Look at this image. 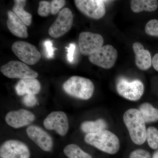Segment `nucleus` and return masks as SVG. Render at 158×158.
Here are the masks:
<instances>
[{
  "mask_svg": "<svg viewBox=\"0 0 158 158\" xmlns=\"http://www.w3.org/2000/svg\"><path fill=\"white\" fill-rule=\"evenodd\" d=\"M123 119L133 142L138 145L144 144L146 140L147 129L139 110L134 108L127 110L123 115Z\"/></svg>",
  "mask_w": 158,
  "mask_h": 158,
  "instance_id": "nucleus-1",
  "label": "nucleus"
},
{
  "mask_svg": "<svg viewBox=\"0 0 158 158\" xmlns=\"http://www.w3.org/2000/svg\"><path fill=\"white\" fill-rule=\"evenodd\" d=\"M85 141L87 144L110 154L116 153L120 147V142L117 136L107 130L87 134Z\"/></svg>",
  "mask_w": 158,
  "mask_h": 158,
  "instance_id": "nucleus-2",
  "label": "nucleus"
},
{
  "mask_svg": "<svg viewBox=\"0 0 158 158\" xmlns=\"http://www.w3.org/2000/svg\"><path fill=\"white\" fill-rule=\"evenodd\" d=\"M63 90L69 95L82 100L90 99L94 91V85L90 80L79 76H73L64 82Z\"/></svg>",
  "mask_w": 158,
  "mask_h": 158,
  "instance_id": "nucleus-3",
  "label": "nucleus"
},
{
  "mask_svg": "<svg viewBox=\"0 0 158 158\" xmlns=\"http://www.w3.org/2000/svg\"><path fill=\"white\" fill-rule=\"evenodd\" d=\"M0 70L9 78L36 79L38 75L37 72L32 70L27 64L17 61H10L2 65Z\"/></svg>",
  "mask_w": 158,
  "mask_h": 158,
  "instance_id": "nucleus-4",
  "label": "nucleus"
},
{
  "mask_svg": "<svg viewBox=\"0 0 158 158\" xmlns=\"http://www.w3.org/2000/svg\"><path fill=\"white\" fill-rule=\"evenodd\" d=\"M11 48L15 56L27 65H34L41 58V55L37 48L28 42L16 41L12 44Z\"/></svg>",
  "mask_w": 158,
  "mask_h": 158,
  "instance_id": "nucleus-5",
  "label": "nucleus"
},
{
  "mask_svg": "<svg viewBox=\"0 0 158 158\" xmlns=\"http://www.w3.org/2000/svg\"><path fill=\"white\" fill-rule=\"evenodd\" d=\"M73 24L72 12L69 8H64L60 11L56 20L50 27L48 34L54 38H59L71 29Z\"/></svg>",
  "mask_w": 158,
  "mask_h": 158,
  "instance_id": "nucleus-6",
  "label": "nucleus"
},
{
  "mask_svg": "<svg viewBox=\"0 0 158 158\" xmlns=\"http://www.w3.org/2000/svg\"><path fill=\"white\" fill-rule=\"evenodd\" d=\"M116 90L120 96L129 100L136 101L143 95L144 86L140 80L129 82L121 79L116 84Z\"/></svg>",
  "mask_w": 158,
  "mask_h": 158,
  "instance_id": "nucleus-7",
  "label": "nucleus"
},
{
  "mask_svg": "<svg viewBox=\"0 0 158 158\" xmlns=\"http://www.w3.org/2000/svg\"><path fill=\"white\" fill-rule=\"evenodd\" d=\"M78 42L81 53L84 56H90L101 48L104 39L100 34L84 32L79 35Z\"/></svg>",
  "mask_w": 158,
  "mask_h": 158,
  "instance_id": "nucleus-8",
  "label": "nucleus"
},
{
  "mask_svg": "<svg viewBox=\"0 0 158 158\" xmlns=\"http://www.w3.org/2000/svg\"><path fill=\"white\" fill-rule=\"evenodd\" d=\"M117 51L113 46L107 44L89 56V60L94 65L104 69H110L115 64L117 58Z\"/></svg>",
  "mask_w": 158,
  "mask_h": 158,
  "instance_id": "nucleus-9",
  "label": "nucleus"
},
{
  "mask_svg": "<svg viewBox=\"0 0 158 158\" xmlns=\"http://www.w3.org/2000/svg\"><path fill=\"white\" fill-rule=\"evenodd\" d=\"M29 148L24 142L16 140L4 142L0 147L1 158H30Z\"/></svg>",
  "mask_w": 158,
  "mask_h": 158,
  "instance_id": "nucleus-10",
  "label": "nucleus"
},
{
  "mask_svg": "<svg viewBox=\"0 0 158 158\" xmlns=\"http://www.w3.org/2000/svg\"><path fill=\"white\" fill-rule=\"evenodd\" d=\"M102 0H76L77 8L86 16L98 19L104 16L106 7Z\"/></svg>",
  "mask_w": 158,
  "mask_h": 158,
  "instance_id": "nucleus-11",
  "label": "nucleus"
},
{
  "mask_svg": "<svg viewBox=\"0 0 158 158\" xmlns=\"http://www.w3.org/2000/svg\"><path fill=\"white\" fill-rule=\"evenodd\" d=\"M43 124L47 129L53 130L61 136H65L69 128L68 117L62 111H54L50 113L44 119Z\"/></svg>",
  "mask_w": 158,
  "mask_h": 158,
  "instance_id": "nucleus-12",
  "label": "nucleus"
},
{
  "mask_svg": "<svg viewBox=\"0 0 158 158\" xmlns=\"http://www.w3.org/2000/svg\"><path fill=\"white\" fill-rule=\"evenodd\" d=\"M26 132L29 138L43 150L52 151L53 146L52 138L41 127L35 125L30 126Z\"/></svg>",
  "mask_w": 158,
  "mask_h": 158,
  "instance_id": "nucleus-13",
  "label": "nucleus"
},
{
  "mask_svg": "<svg viewBox=\"0 0 158 158\" xmlns=\"http://www.w3.org/2000/svg\"><path fill=\"white\" fill-rule=\"evenodd\" d=\"M35 119L32 112L24 109L11 111L6 114L5 120L11 127L19 128L31 124Z\"/></svg>",
  "mask_w": 158,
  "mask_h": 158,
  "instance_id": "nucleus-14",
  "label": "nucleus"
},
{
  "mask_svg": "<svg viewBox=\"0 0 158 158\" xmlns=\"http://www.w3.org/2000/svg\"><path fill=\"white\" fill-rule=\"evenodd\" d=\"M7 26L11 34L16 37L26 38L28 37L27 26L13 11L8 12Z\"/></svg>",
  "mask_w": 158,
  "mask_h": 158,
  "instance_id": "nucleus-15",
  "label": "nucleus"
},
{
  "mask_svg": "<svg viewBox=\"0 0 158 158\" xmlns=\"http://www.w3.org/2000/svg\"><path fill=\"white\" fill-rule=\"evenodd\" d=\"M133 49L135 54V63L141 70H146L152 65V59L149 51L144 49V46L139 42L133 44Z\"/></svg>",
  "mask_w": 158,
  "mask_h": 158,
  "instance_id": "nucleus-16",
  "label": "nucleus"
},
{
  "mask_svg": "<svg viewBox=\"0 0 158 158\" xmlns=\"http://www.w3.org/2000/svg\"><path fill=\"white\" fill-rule=\"evenodd\" d=\"M15 91L19 96L27 94H37L41 89L39 81L36 79H26L20 80L15 87Z\"/></svg>",
  "mask_w": 158,
  "mask_h": 158,
  "instance_id": "nucleus-17",
  "label": "nucleus"
},
{
  "mask_svg": "<svg viewBox=\"0 0 158 158\" xmlns=\"http://www.w3.org/2000/svg\"><path fill=\"white\" fill-rule=\"evenodd\" d=\"M131 7L135 13L143 11H153L157 9L158 2L156 0H133L131 1Z\"/></svg>",
  "mask_w": 158,
  "mask_h": 158,
  "instance_id": "nucleus-18",
  "label": "nucleus"
},
{
  "mask_svg": "<svg viewBox=\"0 0 158 158\" xmlns=\"http://www.w3.org/2000/svg\"><path fill=\"white\" fill-rule=\"evenodd\" d=\"M107 124L104 119L99 118L95 121H86L82 123L81 129L87 134L95 133L106 130Z\"/></svg>",
  "mask_w": 158,
  "mask_h": 158,
  "instance_id": "nucleus-19",
  "label": "nucleus"
},
{
  "mask_svg": "<svg viewBox=\"0 0 158 158\" xmlns=\"http://www.w3.org/2000/svg\"><path fill=\"white\" fill-rule=\"evenodd\" d=\"M15 4L12 11L26 25H31L32 20V15L24 9L27 1L25 0H15Z\"/></svg>",
  "mask_w": 158,
  "mask_h": 158,
  "instance_id": "nucleus-20",
  "label": "nucleus"
},
{
  "mask_svg": "<svg viewBox=\"0 0 158 158\" xmlns=\"http://www.w3.org/2000/svg\"><path fill=\"white\" fill-rule=\"evenodd\" d=\"M145 123L158 121V109L154 107L151 104L145 102L139 106V110Z\"/></svg>",
  "mask_w": 158,
  "mask_h": 158,
  "instance_id": "nucleus-21",
  "label": "nucleus"
},
{
  "mask_svg": "<svg viewBox=\"0 0 158 158\" xmlns=\"http://www.w3.org/2000/svg\"><path fill=\"white\" fill-rule=\"evenodd\" d=\"M63 152L68 158H92L91 155L84 152L76 144L67 145L64 148Z\"/></svg>",
  "mask_w": 158,
  "mask_h": 158,
  "instance_id": "nucleus-22",
  "label": "nucleus"
},
{
  "mask_svg": "<svg viewBox=\"0 0 158 158\" xmlns=\"http://www.w3.org/2000/svg\"><path fill=\"white\" fill-rule=\"evenodd\" d=\"M148 143L149 147L153 149L158 148V129L154 127H150L147 129Z\"/></svg>",
  "mask_w": 158,
  "mask_h": 158,
  "instance_id": "nucleus-23",
  "label": "nucleus"
},
{
  "mask_svg": "<svg viewBox=\"0 0 158 158\" xmlns=\"http://www.w3.org/2000/svg\"><path fill=\"white\" fill-rule=\"evenodd\" d=\"M145 31L148 35L158 37V20L155 19L150 20L146 24Z\"/></svg>",
  "mask_w": 158,
  "mask_h": 158,
  "instance_id": "nucleus-24",
  "label": "nucleus"
},
{
  "mask_svg": "<svg viewBox=\"0 0 158 158\" xmlns=\"http://www.w3.org/2000/svg\"><path fill=\"white\" fill-rule=\"evenodd\" d=\"M37 13L40 16L46 17L51 13V2L40 1L39 2Z\"/></svg>",
  "mask_w": 158,
  "mask_h": 158,
  "instance_id": "nucleus-25",
  "label": "nucleus"
},
{
  "mask_svg": "<svg viewBox=\"0 0 158 158\" xmlns=\"http://www.w3.org/2000/svg\"><path fill=\"white\" fill-rule=\"evenodd\" d=\"M44 47L45 51V56L48 59H52L54 56L55 48L53 46L52 41L48 39L44 42Z\"/></svg>",
  "mask_w": 158,
  "mask_h": 158,
  "instance_id": "nucleus-26",
  "label": "nucleus"
},
{
  "mask_svg": "<svg viewBox=\"0 0 158 158\" xmlns=\"http://www.w3.org/2000/svg\"><path fill=\"white\" fill-rule=\"evenodd\" d=\"M51 14H57L62 7L65 6V1L64 0H53L51 2Z\"/></svg>",
  "mask_w": 158,
  "mask_h": 158,
  "instance_id": "nucleus-27",
  "label": "nucleus"
},
{
  "mask_svg": "<svg viewBox=\"0 0 158 158\" xmlns=\"http://www.w3.org/2000/svg\"><path fill=\"white\" fill-rule=\"evenodd\" d=\"M37 98L34 94H27L23 98V104L29 107L34 106L37 104Z\"/></svg>",
  "mask_w": 158,
  "mask_h": 158,
  "instance_id": "nucleus-28",
  "label": "nucleus"
},
{
  "mask_svg": "<svg viewBox=\"0 0 158 158\" xmlns=\"http://www.w3.org/2000/svg\"><path fill=\"white\" fill-rule=\"evenodd\" d=\"M129 158H151V155L147 151L137 149L131 153Z\"/></svg>",
  "mask_w": 158,
  "mask_h": 158,
  "instance_id": "nucleus-29",
  "label": "nucleus"
},
{
  "mask_svg": "<svg viewBox=\"0 0 158 158\" xmlns=\"http://www.w3.org/2000/svg\"><path fill=\"white\" fill-rule=\"evenodd\" d=\"M76 45L74 44H70L67 49V59L69 62L73 63L74 60V56L75 51L76 49Z\"/></svg>",
  "mask_w": 158,
  "mask_h": 158,
  "instance_id": "nucleus-30",
  "label": "nucleus"
},
{
  "mask_svg": "<svg viewBox=\"0 0 158 158\" xmlns=\"http://www.w3.org/2000/svg\"><path fill=\"white\" fill-rule=\"evenodd\" d=\"M152 65L154 68L158 71V53L156 54L153 57Z\"/></svg>",
  "mask_w": 158,
  "mask_h": 158,
  "instance_id": "nucleus-31",
  "label": "nucleus"
},
{
  "mask_svg": "<svg viewBox=\"0 0 158 158\" xmlns=\"http://www.w3.org/2000/svg\"><path fill=\"white\" fill-rule=\"evenodd\" d=\"M152 158H158V150L154 153Z\"/></svg>",
  "mask_w": 158,
  "mask_h": 158,
  "instance_id": "nucleus-32",
  "label": "nucleus"
}]
</instances>
